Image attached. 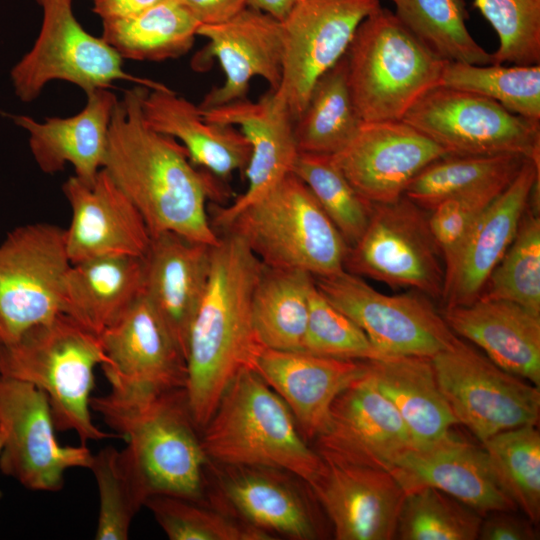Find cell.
Returning a JSON list of instances; mask_svg holds the SVG:
<instances>
[{"mask_svg":"<svg viewBox=\"0 0 540 540\" xmlns=\"http://www.w3.org/2000/svg\"><path fill=\"white\" fill-rule=\"evenodd\" d=\"M147 89L135 86L117 100L102 169L139 211L151 237L174 232L215 245L219 236L207 202L221 200L224 190L212 174L196 169L182 144L147 124Z\"/></svg>","mask_w":540,"mask_h":540,"instance_id":"1","label":"cell"},{"mask_svg":"<svg viewBox=\"0 0 540 540\" xmlns=\"http://www.w3.org/2000/svg\"><path fill=\"white\" fill-rule=\"evenodd\" d=\"M212 248L208 283L192 321L185 391L201 431L221 396L264 348L257 340L251 302L263 263L237 235L224 232Z\"/></svg>","mask_w":540,"mask_h":540,"instance_id":"2","label":"cell"},{"mask_svg":"<svg viewBox=\"0 0 540 540\" xmlns=\"http://www.w3.org/2000/svg\"><path fill=\"white\" fill-rule=\"evenodd\" d=\"M109 383L110 392L91 397L90 407L126 439L123 451L148 498L164 494L205 499L210 460L192 418L185 388Z\"/></svg>","mask_w":540,"mask_h":540,"instance_id":"3","label":"cell"},{"mask_svg":"<svg viewBox=\"0 0 540 540\" xmlns=\"http://www.w3.org/2000/svg\"><path fill=\"white\" fill-rule=\"evenodd\" d=\"M100 335L65 313L0 343V375L30 383L48 397L55 429L74 431L80 443L121 438L92 421L94 370L107 364Z\"/></svg>","mask_w":540,"mask_h":540,"instance_id":"4","label":"cell"},{"mask_svg":"<svg viewBox=\"0 0 540 540\" xmlns=\"http://www.w3.org/2000/svg\"><path fill=\"white\" fill-rule=\"evenodd\" d=\"M200 437L212 462L279 468L308 485L324 465L286 403L249 368L227 386Z\"/></svg>","mask_w":540,"mask_h":540,"instance_id":"5","label":"cell"},{"mask_svg":"<svg viewBox=\"0 0 540 540\" xmlns=\"http://www.w3.org/2000/svg\"><path fill=\"white\" fill-rule=\"evenodd\" d=\"M351 97L363 123L401 121L440 85L446 61L382 6L358 26L345 53Z\"/></svg>","mask_w":540,"mask_h":540,"instance_id":"6","label":"cell"},{"mask_svg":"<svg viewBox=\"0 0 540 540\" xmlns=\"http://www.w3.org/2000/svg\"><path fill=\"white\" fill-rule=\"evenodd\" d=\"M220 231L239 236L267 267L301 270L313 277L344 270L347 243L292 172Z\"/></svg>","mask_w":540,"mask_h":540,"instance_id":"7","label":"cell"},{"mask_svg":"<svg viewBox=\"0 0 540 540\" xmlns=\"http://www.w3.org/2000/svg\"><path fill=\"white\" fill-rule=\"evenodd\" d=\"M42 8L39 35L11 69L15 95L35 100L52 80H63L87 93L109 88L114 81H136L149 88L159 83L134 77L123 70L122 57L101 37L89 34L78 22L72 0H35Z\"/></svg>","mask_w":540,"mask_h":540,"instance_id":"8","label":"cell"},{"mask_svg":"<svg viewBox=\"0 0 540 540\" xmlns=\"http://www.w3.org/2000/svg\"><path fill=\"white\" fill-rule=\"evenodd\" d=\"M344 270L441 299L444 261L427 210L405 196L373 205L366 229L348 247Z\"/></svg>","mask_w":540,"mask_h":540,"instance_id":"9","label":"cell"},{"mask_svg":"<svg viewBox=\"0 0 540 540\" xmlns=\"http://www.w3.org/2000/svg\"><path fill=\"white\" fill-rule=\"evenodd\" d=\"M431 362L458 424L481 443L500 432L538 423L539 386L500 368L459 337Z\"/></svg>","mask_w":540,"mask_h":540,"instance_id":"10","label":"cell"},{"mask_svg":"<svg viewBox=\"0 0 540 540\" xmlns=\"http://www.w3.org/2000/svg\"><path fill=\"white\" fill-rule=\"evenodd\" d=\"M314 281L320 293L386 356L431 359L458 339L431 298L417 290L387 295L346 270Z\"/></svg>","mask_w":540,"mask_h":540,"instance_id":"11","label":"cell"},{"mask_svg":"<svg viewBox=\"0 0 540 540\" xmlns=\"http://www.w3.org/2000/svg\"><path fill=\"white\" fill-rule=\"evenodd\" d=\"M402 121L449 154H517L540 161V121L514 114L476 93L437 85Z\"/></svg>","mask_w":540,"mask_h":540,"instance_id":"12","label":"cell"},{"mask_svg":"<svg viewBox=\"0 0 540 540\" xmlns=\"http://www.w3.org/2000/svg\"><path fill=\"white\" fill-rule=\"evenodd\" d=\"M65 229L35 222L11 230L0 243V343L62 313L70 267Z\"/></svg>","mask_w":540,"mask_h":540,"instance_id":"13","label":"cell"},{"mask_svg":"<svg viewBox=\"0 0 540 540\" xmlns=\"http://www.w3.org/2000/svg\"><path fill=\"white\" fill-rule=\"evenodd\" d=\"M205 499L273 539L327 536L322 509L309 485L283 469L210 461Z\"/></svg>","mask_w":540,"mask_h":540,"instance_id":"14","label":"cell"},{"mask_svg":"<svg viewBox=\"0 0 540 540\" xmlns=\"http://www.w3.org/2000/svg\"><path fill=\"white\" fill-rule=\"evenodd\" d=\"M0 425V470L28 490L59 491L67 470L90 467L86 445L58 443L48 397L30 383L0 375Z\"/></svg>","mask_w":540,"mask_h":540,"instance_id":"15","label":"cell"},{"mask_svg":"<svg viewBox=\"0 0 540 540\" xmlns=\"http://www.w3.org/2000/svg\"><path fill=\"white\" fill-rule=\"evenodd\" d=\"M380 0H298L282 25V77L276 92L295 122L318 78L347 52Z\"/></svg>","mask_w":540,"mask_h":540,"instance_id":"16","label":"cell"},{"mask_svg":"<svg viewBox=\"0 0 540 540\" xmlns=\"http://www.w3.org/2000/svg\"><path fill=\"white\" fill-rule=\"evenodd\" d=\"M313 443L322 457L389 472L414 448L400 414L368 374L367 363L365 372L336 397Z\"/></svg>","mask_w":540,"mask_h":540,"instance_id":"17","label":"cell"},{"mask_svg":"<svg viewBox=\"0 0 540 540\" xmlns=\"http://www.w3.org/2000/svg\"><path fill=\"white\" fill-rule=\"evenodd\" d=\"M448 154L401 120L363 123L348 145L331 156L357 193L378 205L400 199L427 165Z\"/></svg>","mask_w":540,"mask_h":540,"instance_id":"18","label":"cell"},{"mask_svg":"<svg viewBox=\"0 0 540 540\" xmlns=\"http://www.w3.org/2000/svg\"><path fill=\"white\" fill-rule=\"evenodd\" d=\"M197 36L208 45L193 58L192 67L201 70L212 58L220 63L225 80L211 89L199 109L222 106L246 98L250 81L263 78L276 91L282 77L281 21L260 10L246 7L230 19L201 24Z\"/></svg>","mask_w":540,"mask_h":540,"instance_id":"19","label":"cell"},{"mask_svg":"<svg viewBox=\"0 0 540 540\" xmlns=\"http://www.w3.org/2000/svg\"><path fill=\"white\" fill-rule=\"evenodd\" d=\"M199 110L207 121L239 126L251 145L250 160L244 172L247 189L229 206L215 208L210 222L216 231L291 173L299 152L294 120L276 91L269 89L257 101L244 98Z\"/></svg>","mask_w":540,"mask_h":540,"instance_id":"20","label":"cell"},{"mask_svg":"<svg viewBox=\"0 0 540 540\" xmlns=\"http://www.w3.org/2000/svg\"><path fill=\"white\" fill-rule=\"evenodd\" d=\"M322 459V471L309 487L335 539H394L405 497L394 476L382 469Z\"/></svg>","mask_w":540,"mask_h":540,"instance_id":"21","label":"cell"},{"mask_svg":"<svg viewBox=\"0 0 540 540\" xmlns=\"http://www.w3.org/2000/svg\"><path fill=\"white\" fill-rule=\"evenodd\" d=\"M540 161L527 158L505 190L490 204L444 264L441 301L445 307L468 305L479 295L513 241L529 206Z\"/></svg>","mask_w":540,"mask_h":540,"instance_id":"22","label":"cell"},{"mask_svg":"<svg viewBox=\"0 0 540 540\" xmlns=\"http://www.w3.org/2000/svg\"><path fill=\"white\" fill-rule=\"evenodd\" d=\"M62 190L72 210L65 229L71 264L106 256L146 255L151 235L145 221L103 169L90 185L71 176Z\"/></svg>","mask_w":540,"mask_h":540,"instance_id":"23","label":"cell"},{"mask_svg":"<svg viewBox=\"0 0 540 540\" xmlns=\"http://www.w3.org/2000/svg\"><path fill=\"white\" fill-rule=\"evenodd\" d=\"M390 473L405 494L433 487L482 516L517 509L497 482L484 448L451 433L426 447L410 449Z\"/></svg>","mask_w":540,"mask_h":540,"instance_id":"24","label":"cell"},{"mask_svg":"<svg viewBox=\"0 0 540 540\" xmlns=\"http://www.w3.org/2000/svg\"><path fill=\"white\" fill-rule=\"evenodd\" d=\"M252 369L281 397L308 442L324 429L336 397L366 370V361L263 348Z\"/></svg>","mask_w":540,"mask_h":540,"instance_id":"25","label":"cell"},{"mask_svg":"<svg viewBox=\"0 0 540 540\" xmlns=\"http://www.w3.org/2000/svg\"><path fill=\"white\" fill-rule=\"evenodd\" d=\"M213 246L162 232L151 237L143 257V295L185 360L190 327L209 279Z\"/></svg>","mask_w":540,"mask_h":540,"instance_id":"26","label":"cell"},{"mask_svg":"<svg viewBox=\"0 0 540 540\" xmlns=\"http://www.w3.org/2000/svg\"><path fill=\"white\" fill-rule=\"evenodd\" d=\"M106 379L153 389L185 388L186 360L142 294L101 334Z\"/></svg>","mask_w":540,"mask_h":540,"instance_id":"27","label":"cell"},{"mask_svg":"<svg viewBox=\"0 0 540 540\" xmlns=\"http://www.w3.org/2000/svg\"><path fill=\"white\" fill-rule=\"evenodd\" d=\"M86 95L85 107L70 117H48L43 122L26 115L12 118L28 132L30 151L42 172L54 174L70 164L75 176L90 185L103 167L109 126L118 99L108 88Z\"/></svg>","mask_w":540,"mask_h":540,"instance_id":"28","label":"cell"},{"mask_svg":"<svg viewBox=\"0 0 540 540\" xmlns=\"http://www.w3.org/2000/svg\"><path fill=\"white\" fill-rule=\"evenodd\" d=\"M455 335L481 348L500 368L540 385V314L508 300L478 298L443 308Z\"/></svg>","mask_w":540,"mask_h":540,"instance_id":"29","label":"cell"},{"mask_svg":"<svg viewBox=\"0 0 540 540\" xmlns=\"http://www.w3.org/2000/svg\"><path fill=\"white\" fill-rule=\"evenodd\" d=\"M142 112L152 129L181 142L194 166L221 180L244 174L251 145L235 126L205 120L198 106L163 84L147 89Z\"/></svg>","mask_w":540,"mask_h":540,"instance_id":"30","label":"cell"},{"mask_svg":"<svg viewBox=\"0 0 540 540\" xmlns=\"http://www.w3.org/2000/svg\"><path fill=\"white\" fill-rule=\"evenodd\" d=\"M144 259L106 256L71 264L63 282L62 313L100 335L143 294Z\"/></svg>","mask_w":540,"mask_h":540,"instance_id":"31","label":"cell"},{"mask_svg":"<svg viewBox=\"0 0 540 540\" xmlns=\"http://www.w3.org/2000/svg\"><path fill=\"white\" fill-rule=\"evenodd\" d=\"M366 363L368 374L403 419L414 448L444 438L458 424L430 358L391 356Z\"/></svg>","mask_w":540,"mask_h":540,"instance_id":"32","label":"cell"},{"mask_svg":"<svg viewBox=\"0 0 540 540\" xmlns=\"http://www.w3.org/2000/svg\"><path fill=\"white\" fill-rule=\"evenodd\" d=\"M314 285L308 272L263 264L251 302L254 333L263 347L302 351Z\"/></svg>","mask_w":540,"mask_h":540,"instance_id":"33","label":"cell"},{"mask_svg":"<svg viewBox=\"0 0 540 540\" xmlns=\"http://www.w3.org/2000/svg\"><path fill=\"white\" fill-rule=\"evenodd\" d=\"M101 38L122 57L164 61L186 54L201 25L182 0H160L125 18L102 21Z\"/></svg>","mask_w":540,"mask_h":540,"instance_id":"34","label":"cell"},{"mask_svg":"<svg viewBox=\"0 0 540 540\" xmlns=\"http://www.w3.org/2000/svg\"><path fill=\"white\" fill-rule=\"evenodd\" d=\"M362 124L351 97L344 55L315 82L294 122L298 152L334 155L348 145Z\"/></svg>","mask_w":540,"mask_h":540,"instance_id":"35","label":"cell"},{"mask_svg":"<svg viewBox=\"0 0 540 540\" xmlns=\"http://www.w3.org/2000/svg\"><path fill=\"white\" fill-rule=\"evenodd\" d=\"M399 21L431 52L446 62L494 63L468 31L465 0H391Z\"/></svg>","mask_w":540,"mask_h":540,"instance_id":"36","label":"cell"},{"mask_svg":"<svg viewBox=\"0 0 540 540\" xmlns=\"http://www.w3.org/2000/svg\"><path fill=\"white\" fill-rule=\"evenodd\" d=\"M526 159L517 154H448L427 165L410 182L404 196L429 211L457 193L514 179Z\"/></svg>","mask_w":540,"mask_h":540,"instance_id":"37","label":"cell"},{"mask_svg":"<svg viewBox=\"0 0 540 540\" xmlns=\"http://www.w3.org/2000/svg\"><path fill=\"white\" fill-rule=\"evenodd\" d=\"M482 444L502 490L537 524L540 519V433L536 425L500 432Z\"/></svg>","mask_w":540,"mask_h":540,"instance_id":"38","label":"cell"},{"mask_svg":"<svg viewBox=\"0 0 540 540\" xmlns=\"http://www.w3.org/2000/svg\"><path fill=\"white\" fill-rule=\"evenodd\" d=\"M440 85L479 94L514 114L540 121V64L446 62Z\"/></svg>","mask_w":540,"mask_h":540,"instance_id":"39","label":"cell"},{"mask_svg":"<svg viewBox=\"0 0 540 540\" xmlns=\"http://www.w3.org/2000/svg\"><path fill=\"white\" fill-rule=\"evenodd\" d=\"M531 202L505 254L489 275L479 298L515 302L540 314V217Z\"/></svg>","mask_w":540,"mask_h":540,"instance_id":"40","label":"cell"},{"mask_svg":"<svg viewBox=\"0 0 540 540\" xmlns=\"http://www.w3.org/2000/svg\"><path fill=\"white\" fill-rule=\"evenodd\" d=\"M89 469L99 492L95 539L126 540L132 521L148 498L123 449L107 446L93 454Z\"/></svg>","mask_w":540,"mask_h":540,"instance_id":"41","label":"cell"},{"mask_svg":"<svg viewBox=\"0 0 540 540\" xmlns=\"http://www.w3.org/2000/svg\"><path fill=\"white\" fill-rule=\"evenodd\" d=\"M292 173L308 187L348 247L356 243L368 225L373 205L357 193L332 156L299 152Z\"/></svg>","mask_w":540,"mask_h":540,"instance_id":"42","label":"cell"},{"mask_svg":"<svg viewBox=\"0 0 540 540\" xmlns=\"http://www.w3.org/2000/svg\"><path fill=\"white\" fill-rule=\"evenodd\" d=\"M483 516L433 487L405 494L396 536L401 540H475Z\"/></svg>","mask_w":540,"mask_h":540,"instance_id":"43","label":"cell"},{"mask_svg":"<svg viewBox=\"0 0 540 540\" xmlns=\"http://www.w3.org/2000/svg\"><path fill=\"white\" fill-rule=\"evenodd\" d=\"M144 506L170 540H273L206 499L157 494Z\"/></svg>","mask_w":540,"mask_h":540,"instance_id":"44","label":"cell"},{"mask_svg":"<svg viewBox=\"0 0 540 540\" xmlns=\"http://www.w3.org/2000/svg\"><path fill=\"white\" fill-rule=\"evenodd\" d=\"M499 38L493 64H540V0H474Z\"/></svg>","mask_w":540,"mask_h":540,"instance_id":"45","label":"cell"},{"mask_svg":"<svg viewBox=\"0 0 540 540\" xmlns=\"http://www.w3.org/2000/svg\"><path fill=\"white\" fill-rule=\"evenodd\" d=\"M302 351L347 360H378L386 356L363 330L334 307L314 285L309 298V314Z\"/></svg>","mask_w":540,"mask_h":540,"instance_id":"46","label":"cell"},{"mask_svg":"<svg viewBox=\"0 0 540 540\" xmlns=\"http://www.w3.org/2000/svg\"><path fill=\"white\" fill-rule=\"evenodd\" d=\"M512 180L497 181L457 193L428 211L430 228L444 264L474 223Z\"/></svg>","mask_w":540,"mask_h":540,"instance_id":"47","label":"cell"},{"mask_svg":"<svg viewBox=\"0 0 540 540\" xmlns=\"http://www.w3.org/2000/svg\"><path fill=\"white\" fill-rule=\"evenodd\" d=\"M512 511H496L482 521L478 539L481 540H536L539 538L536 524L528 518H520Z\"/></svg>","mask_w":540,"mask_h":540,"instance_id":"48","label":"cell"},{"mask_svg":"<svg viewBox=\"0 0 540 540\" xmlns=\"http://www.w3.org/2000/svg\"><path fill=\"white\" fill-rule=\"evenodd\" d=\"M200 24L224 22L247 7V0H182Z\"/></svg>","mask_w":540,"mask_h":540,"instance_id":"49","label":"cell"},{"mask_svg":"<svg viewBox=\"0 0 540 540\" xmlns=\"http://www.w3.org/2000/svg\"><path fill=\"white\" fill-rule=\"evenodd\" d=\"M93 12L102 21L130 17L156 4L160 0H91Z\"/></svg>","mask_w":540,"mask_h":540,"instance_id":"50","label":"cell"},{"mask_svg":"<svg viewBox=\"0 0 540 540\" xmlns=\"http://www.w3.org/2000/svg\"><path fill=\"white\" fill-rule=\"evenodd\" d=\"M298 0H247V7L265 12L282 21Z\"/></svg>","mask_w":540,"mask_h":540,"instance_id":"51","label":"cell"},{"mask_svg":"<svg viewBox=\"0 0 540 540\" xmlns=\"http://www.w3.org/2000/svg\"><path fill=\"white\" fill-rule=\"evenodd\" d=\"M3 440H4V433H3V430H2L1 425H0V452H1V449H2V445H3Z\"/></svg>","mask_w":540,"mask_h":540,"instance_id":"52","label":"cell"}]
</instances>
